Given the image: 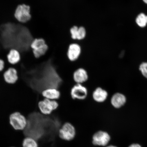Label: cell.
I'll return each mask as SVG.
<instances>
[{
  "mask_svg": "<svg viewBox=\"0 0 147 147\" xmlns=\"http://www.w3.org/2000/svg\"><path fill=\"white\" fill-rule=\"evenodd\" d=\"M27 119L19 112H15L9 117V123L16 131L24 130L27 127Z\"/></svg>",
  "mask_w": 147,
  "mask_h": 147,
  "instance_id": "obj_3",
  "label": "cell"
},
{
  "mask_svg": "<svg viewBox=\"0 0 147 147\" xmlns=\"http://www.w3.org/2000/svg\"><path fill=\"white\" fill-rule=\"evenodd\" d=\"M81 49L78 44H72L69 45L67 53V57L71 61L74 62L80 57Z\"/></svg>",
  "mask_w": 147,
  "mask_h": 147,
  "instance_id": "obj_11",
  "label": "cell"
},
{
  "mask_svg": "<svg viewBox=\"0 0 147 147\" xmlns=\"http://www.w3.org/2000/svg\"><path fill=\"white\" fill-rule=\"evenodd\" d=\"M14 16L19 22L23 24L27 23L32 17L30 7L24 4L18 5L15 12Z\"/></svg>",
  "mask_w": 147,
  "mask_h": 147,
  "instance_id": "obj_6",
  "label": "cell"
},
{
  "mask_svg": "<svg viewBox=\"0 0 147 147\" xmlns=\"http://www.w3.org/2000/svg\"><path fill=\"white\" fill-rule=\"evenodd\" d=\"M15 147V146H11V147Z\"/></svg>",
  "mask_w": 147,
  "mask_h": 147,
  "instance_id": "obj_25",
  "label": "cell"
},
{
  "mask_svg": "<svg viewBox=\"0 0 147 147\" xmlns=\"http://www.w3.org/2000/svg\"><path fill=\"white\" fill-rule=\"evenodd\" d=\"M22 145V147H39L37 140L34 138L28 136L23 140Z\"/></svg>",
  "mask_w": 147,
  "mask_h": 147,
  "instance_id": "obj_16",
  "label": "cell"
},
{
  "mask_svg": "<svg viewBox=\"0 0 147 147\" xmlns=\"http://www.w3.org/2000/svg\"><path fill=\"white\" fill-rule=\"evenodd\" d=\"M110 139L111 138L107 132L99 130L93 135L92 143L94 146L103 147L109 144Z\"/></svg>",
  "mask_w": 147,
  "mask_h": 147,
  "instance_id": "obj_7",
  "label": "cell"
},
{
  "mask_svg": "<svg viewBox=\"0 0 147 147\" xmlns=\"http://www.w3.org/2000/svg\"><path fill=\"white\" fill-rule=\"evenodd\" d=\"M88 94L87 88L82 84H76L71 90V96L74 100H85L87 98Z\"/></svg>",
  "mask_w": 147,
  "mask_h": 147,
  "instance_id": "obj_8",
  "label": "cell"
},
{
  "mask_svg": "<svg viewBox=\"0 0 147 147\" xmlns=\"http://www.w3.org/2000/svg\"><path fill=\"white\" fill-rule=\"evenodd\" d=\"M41 94L45 98L51 100H57L60 98V92L58 89L54 88H47L41 92Z\"/></svg>",
  "mask_w": 147,
  "mask_h": 147,
  "instance_id": "obj_10",
  "label": "cell"
},
{
  "mask_svg": "<svg viewBox=\"0 0 147 147\" xmlns=\"http://www.w3.org/2000/svg\"><path fill=\"white\" fill-rule=\"evenodd\" d=\"M33 55L36 59L45 56L49 49V47L45 40L43 38H35L31 44Z\"/></svg>",
  "mask_w": 147,
  "mask_h": 147,
  "instance_id": "obj_2",
  "label": "cell"
},
{
  "mask_svg": "<svg viewBox=\"0 0 147 147\" xmlns=\"http://www.w3.org/2000/svg\"><path fill=\"white\" fill-rule=\"evenodd\" d=\"M143 1L145 3H146V4H147V0H143Z\"/></svg>",
  "mask_w": 147,
  "mask_h": 147,
  "instance_id": "obj_24",
  "label": "cell"
},
{
  "mask_svg": "<svg viewBox=\"0 0 147 147\" xmlns=\"http://www.w3.org/2000/svg\"><path fill=\"white\" fill-rule=\"evenodd\" d=\"M76 128L71 122L63 123L58 131L59 137L64 141H70L73 140L76 137Z\"/></svg>",
  "mask_w": 147,
  "mask_h": 147,
  "instance_id": "obj_4",
  "label": "cell"
},
{
  "mask_svg": "<svg viewBox=\"0 0 147 147\" xmlns=\"http://www.w3.org/2000/svg\"><path fill=\"white\" fill-rule=\"evenodd\" d=\"M139 70L143 76L147 79V62H143L139 67Z\"/></svg>",
  "mask_w": 147,
  "mask_h": 147,
  "instance_id": "obj_19",
  "label": "cell"
},
{
  "mask_svg": "<svg viewBox=\"0 0 147 147\" xmlns=\"http://www.w3.org/2000/svg\"><path fill=\"white\" fill-rule=\"evenodd\" d=\"M78 29V28L76 26H73L71 29V36L73 39H77Z\"/></svg>",
  "mask_w": 147,
  "mask_h": 147,
  "instance_id": "obj_20",
  "label": "cell"
},
{
  "mask_svg": "<svg viewBox=\"0 0 147 147\" xmlns=\"http://www.w3.org/2000/svg\"><path fill=\"white\" fill-rule=\"evenodd\" d=\"M108 96L107 92L102 88L98 87L96 88L92 93V98L95 102L102 103L105 101Z\"/></svg>",
  "mask_w": 147,
  "mask_h": 147,
  "instance_id": "obj_12",
  "label": "cell"
},
{
  "mask_svg": "<svg viewBox=\"0 0 147 147\" xmlns=\"http://www.w3.org/2000/svg\"><path fill=\"white\" fill-rule=\"evenodd\" d=\"M5 62L4 60L0 59V71H1L4 69Z\"/></svg>",
  "mask_w": 147,
  "mask_h": 147,
  "instance_id": "obj_21",
  "label": "cell"
},
{
  "mask_svg": "<svg viewBox=\"0 0 147 147\" xmlns=\"http://www.w3.org/2000/svg\"><path fill=\"white\" fill-rule=\"evenodd\" d=\"M129 147H141L140 145L137 144H132Z\"/></svg>",
  "mask_w": 147,
  "mask_h": 147,
  "instance_id": "obj_22",
  "label": "cell"
},
{
  "mask_svg": "<svg viewBox=\"0 0 147 147\" xmlns=\"http://www.w3.org/2000/svg\"><path fill=\"white\" fill-rule=\"evenodd\" d=\"M51 61V60H49L44 63L45 69H43L41 78H39L37 80L39 82L38 84H41V92L48 88H54L58 89L62 82V79Z\"/></svg>",
  "mask_w": 147,
  "mask_h": 147,
  "instance_id": "obj_1",
  "label": "cell"
},
{
  "mask_svg": "<svg viewBox=\"0 0 147 147\" xmlns=\"http://www.w3.org/2000/svg\"><path fill=\"white\" fill-rule=\"evenodd\" d=\"M73 78L76 84H82L87 81L89 79V75L85 69L79 68L74 72Z\"/></svg>",
  "mask_w": 147,
  "mask_h": 147,
  "instance_id": "obj_9",
  "label": "cell"
},
{
  "mask_svg": "<svg viewBox=\"0 0 147 147\" xmlns=\"http://www.w3.org/2000/svg\"><path fill=\"white\" fill-rule=\"evenodd\" d=\"M126 100V97L124 95L120 93H116L111 97V102L114 107L119 108L124 105Z\"/></svg>",
  "mask_w": 147,
  "mask_h": 147,
  "instance_id": "obj_14",
  "label": "cell"
},
{
  "mask_svg": "<svg viewBox=\"0 0 147 147\" xmlns=\"http://www.w3.org/2000/svg\"><path fill=\"white\" fill-rule=\"evenodd\" d=\"M86 35V31L85 28L82 27L79 28L78 31L77 39L81 40L85 38Z\"/></svg>",
  "mask_w": 147,
  "mask_h": 147,
  "instance_id": "obj_18",
  "label": "cell"
},
{
  "mask_svg": "<svg viewBox=\"0 0 147 147\" xmlns=\"http://www.w3.org/2000/svg\"><path fill=\"white\" fill-rule=\"evenodd\" d=\"M5 82L9 84H14L18 79L17 71L13 67H10L3 74Z\"/></svg>",
  "mask_w": 147,
  "mask_h": 147,
  "instance_id": "obj_13",
  "label": "cell"
},
{
  "mask_svg": "<svg viewBox=\"0 0 147 147\" xmlns=\"http://www.w3.org/2000/svg\"><path fill=\"white\" fill-rule=\"evenodd\" d=\"M7 59L8 63L12 65L17 64L21 61V54L17 49H11L7 55Z\"/></svg>",
  "mask_w": 147,
  "mask_h": 147,
  "instance_id": "obj_15",
  "label": "cell"
},
{
  "mask_svg": "<svg viewBox=\"0 0 147 147\" xmlns=\"http://www.w3.org/2000/svg\"><path fill=\"white\" fill-rule=\"evenodd\" d=\"M38 106L42 115H48L51 114L53 111L58 109L59 104L57 100L45 98L38 102Z\"/></svg>",
  "mask_w": 147,
  "mask_h": 147,
  "instance_id": "obj_5",
  "label": "cell"
},
{
  "mask_svg": "<svg viewBox=\"0 0 147 147\" xmlns=\"http://www.w3.org/2000/svg\"><path fill=\"white\" fill-rule=\"evenodd\" d=\"M106 147H117L115 146H111H111H106Z\"/></svg>",
  "mask_w": 147,
  "mask_h": 147,
  "instance_id": "obj_23",
  "label": "cell"
},
{
  "mask_svg": "<svg viewBox=\"0 0 147 147\" xmlns=\"http://www.w3.org/2000/svg\"><path fill=\"white\" fill-rule=\"evenodd\" d=\"M136 22L140 27H144L147 24V16L144 13H141L138 16Z\"/></svg>",
  "mask_w": 147,
  "mask_h": 147,
  "instance_id": "obj_17",
  "label": "cell"
}]
</instances>
